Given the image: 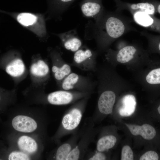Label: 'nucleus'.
<instances>
[{
  "label": "nucleus",
  "mask_w": 160,
  "mask_h": 160,
  "mask_svg": "<svg viewBox=\"0 0 160 160\" xmlns=\"http://www.w3.org/2000/svg\"><path fill=\"white\" fill-rule=\"evenodd\" d=\"M95 123L92 117L84 121L83 132L77 145L67 156L66 160H84L88 147L99 133V128L95 127Z\"/></svg>",
  "instance_id": "obj_1"
},
{
  "label": "nucleus",
  "mask_w": 160,
  "mask_h": 160,
  "mask_svg": "<svg viewBox=\"0 0 160 160\" xmlns=\"http://www.w3.org/2000/svg\"><path fill=\"white\" fill-rule=\"evenodd\" d=\"M90 96L83 98L72 104L62 120V128L65 133L73 134L76 133L82 119Z\"/></svg>",
  "instance_id": "obj_2"
},
{
  "label": "nucleus",
  "mask_w": 160,
  "mask_h": 160,
  "mask_svg": "<svg viewBox=\"0 0 160 160\" xmlns=\"http://www.w3.org/2000/svg\"><path fill=\"white\" fill-rule=\"evenodd\" d=\"M98 98L95 112L92 117L96 124L104 116L112 113L115 104L116 96L115 92L111 89H103L98 87Z\"/></svg>",
  "instance_id": "obj_3"
},
{
  "label": "nucleus",
  "mask_w": 160,
  "mask_h": 160,
  "mask_svg": "<svg viewBox=\"0 0 160 160\" xmlns=\"http://www.w3.org/2000/svg\"><path fill=\"white\" fill-rule=\"evenodd\" d=\"M96 84L89 77L71 72L62 80L60 85L63 90L92 94Z\"/></svg>",
  "instance_id": "obj_4"
},
{
  "label": "nucleus",
  "mask_w": 160,
  "mask_h": 160,
  "mask_svg": "<svg viewBox=\"0 0 160 160\" xmlns=\"http://www.w3.org/2000/svg\"><path fill=\"white\" fill-rule=\"evenodd\" d=\"M91 94L78 91L61 90L50 93L47 100L51 104L65 105L73 104L84 97L90 96Z\"/></svg>",
  "instance_id": "obj_5"
},
{
  "label": "nucleus",
  "mask_w": 160,
  "mask_h": 160,
  "mask_svg": "<svg viewBox=\"0 0 160 160\" xmlns=\"http://www.w3.org/2000/svg\"><path fill=\"white\" fill-rule=\"evenodd\" d=\"M95 53L90 49H79L74 53L72 65L81 70L95 72L97 67Z\"/></svg>",
  "instance_id": "obj_6"
},
{
  "label": "nucleus",
  "mask_w": 160,
  "mask_h": 160,
  "mask_svg": "<svg viewBox=\"0 0 160 160\" xmlns=\"http://www.w3.org/2000/svg\"><path fill=\"white\" fill-rule=\"evenodd\" d=\"M84 130L82 125L81 127L67 142L60 145L57 149L55 158L57 160H64L72 150L77 145Z\"/></svg>",
  "instance_id": "obj_7"
},
{
  "label": "nucleus",
  "mask_w": 160,
  "mask_h": 160,
  "mask_svg": "<svg viewBox=\"0 0 160 160\" xmlns=\"http://www.w3.org/2000/svg\"><path fill=\"white\" fill-rule=\"evenodd\" d=\"M12 124L16 130L29 133L34 131L37 128L36 121L31 118L23 115H18L12 119Z\"/></svg>",
  "instance_id": "obj_8"
},
{
  "label": "nucleus",
  "mask_w": 160,
  "mask_h": 160,
  "mask_svg": "<svg viewBox=\"0 0 160 160\" xmlns=\"http://www.w3.org/2000/svg\"><path fill=\"white\" fill-rule=\"evenodd\" d=\"M125 124L134 135H140L144 139L148 140L154 139L157 135V133L155 128L149 124H145L141 126L128 124Z\"/></svg>",
  "instance_id": "obj_9"
},
{
  "label": "nucleus",
  "mask_w": 160,
  "mask_h": 160,
  "mask_svg": "<svg viewBox=\"0 0 160 160\" xmlns=\"http://www.w3.org/2000/svg\"><path fill=\"white\" fill-rule=\"evenodd\" d=\"M96 144V150L100 151H107L115 146L117 141L116 136L112 134H104L99 131Z\"/></svg>",
  "instance_id": "obj_10"
},
{
  "label": "nucleus",
  "mask_w": 160,
  "mask_h": 160,
  "mask_svg": "<svg viewBox=\"0 0 160 160\" xmlns=\"http://www.w3.org/2000/svg\"><path fill=\"white\" fill-rule=\"evenodd\" d=\"M106 27L108 35L114 38L121 36L125 30V27L122 22L119 19L113 17L108 19Z\"/></svg>",
  "instance_id": "obj_11"
},
{
  "label": "nucleus",
  "mask_w": 160,
  "mask_h": 160,
  "mask_svg": "<svg viewBox=\"0 0 160 160\" xmlns=\"http://www.w3.org/2000/svg\"><path fill=\"white\" fill-rule=\"evenodd\" d=\"M59 59L55 60V64L53 65L52 70L55 79L57 81L61 82L71 72V70L68 64Z\"/></svg>",
  "instance_id": "obj_12"
},
{
  "label": "nucleus",
  "mask_w": 160,
  "mask_h": 160,
  "mask_svg": "<svg viewBox=\"0 0 160 160\" xmlns=\"http://www.w3.org/2000/svg\"><path fill=\"white\" fill-rule=\"evenodd\" d=\"M122 106L119 109V115L122 116H128L135 112L136 105L135 96L132 95L124 96L121 100Z\"/></svg>",
  "instance_id": "obj_13"
},
{
  "label": "nucleus",
  "mask_w": 160,
  "mask_h": 160,
  "mask_svg": "<svg viewBox=\"0 0 160 160\" xmlns=\"http://www.w3.org/2000/svg\"><path fill=\"white\" fill-rule=\"evenodd\" d=\"M17 144L20 150L26 153H34L37 149V145L36 141L28 136L20 137L18 140Z\"/></svg>",
  "instance_id": "obj_14"
},
{
  "label": "nucleus",
  "mask_w": 160,
  "mask_h": 160,
  "mask_svg": "<svg viewBox=\"0 0 160 160\" xmlns=\"http://www.w3.org/2000/svg\"><path fill=\"white\" fill-rule=\"evenodd\" d=\"M25 66L23 61L19 59H15L6 66V71L10 76L17 77L21 75L24 72Z\"/></svg>",
  "instance_id": "obj_15"
},
{
  "label": "nucleus",
  "mask_w": 160,
  "mask_h": 160,
  "mask_svg": "<svg viewBox=\"0 0 160 160\" xmlns=\"http://www.w3.org/2000/svg\"><path fill=\"white\" fill-rule=\"evenodd\" d=\"M136 51V49L132 46L125 47L118 52L116 56V60L121 63H127L133 58Z\"/></svg>",
  "instance_id": "obj_16"
},
{
  "label": "nucleus",
  "mask_w": 160,
  "mask_h": 160,
  "mask_svg": "<svg viewBox=\"0 0 160 160\" xmlns=\"http://www.w3.org/2000/svg\"><path fill=\"white\" fill-rule=\"evenodd\" d=\"M49 71L47 65L43 60H39L32 64L30 68L31 74L36 76L42 77L47 75Z\"/></svg>",
  "instance_id": "obj_17"
},
{
  "label": "nucleus",
  "mask_w": 160,
  "mask_h": 160,
  "mask_svg": "<svg viewBox=\"0 0 160 160\" xmlns=\"http://www.w3.org/2000/svg\"><path fill=\"white\" fill-rule=\"evenodd\" d=\"M134 17L135 20L137 23L144 26H149L153 22V19L148 14L140 11L135 12Z\"/></svg>",
  "instance_id": "obj_18"
},
{
  "label": "nucleus",
  "mask_w": 160,
  "mask_h": 160,
  "mask_svg": "<svg viewBox=\"0 0 160 160\" xmlns=\"http://www.w3.org/2000/svg\"><path fill=\"white\" fill-rule=\"evenodd\" d=\"M81 40L77 37L71 36L67 37L63 42L65 48L73 52H76L78 50L81 46Z\"/></svg>",
  "instance_id": "obj_19"
},
{
  "label": "nucleus",
  "mask_w": 160,
  "mask_h": 160,
  "mask_svg": "<svg viewBox=\"0 0 160 160\" xmlns=\"http://www.w3.org/2000/svg\"><path fill=\"white\" fill-rule=\"evenodd\" d=\"M17 19L21 24L25 26L31 25L36 22L37 17L31 13H22L17 16Z\"/></svg>",
  "instance_id": "obj_20"
},
{
  "label": "nucleus",
  "mask_w": 160,
  "mask_h": 160,
  "mask_svg": "<svg viewBox=\"0 0 160 160\" xmlns=\"http://www.w3.org/2000/svg\"><path fill=\"white\" fill-rule=\"evenodd\" d=\"M130 7L134 10L140 9V11L149 15H153L155 12V9L153 5L148 2L132 4L131 5Z\"/></svg>",
  "instance_id": "obj_21"
},
{
  "label": "nucleus",
  "mask_w": 160,
  "mask_h": 160,
  "mask_svg": "<svg viewBox=\"0 0 160 160\" xmlns=\"http://www.w3.org/2000/svg\"><path fill=\"white\" fill-rule=\"evenodd\" d=\"M105 152H102L95 150L94 151L88 150L86 153L84 160H105L107 159V156Z\"/></svg>",
  "instance_id": "obj_22"
},
{
  "label": "nucleus",
  "mask_w": 160,
  "mask_h": 160,
  "mask_svg": "<svg viewBox=\"0 0 160 160\" xmlns=\"http://www.w3.org/2000/svg\"><path fill=\"white\" fill-rule=\"evenodd\" d=\"M121 160H133L134 155L130 147L128 145H125L122 148L121 154Z\"/></svg>",
  "instance_id": "obj_23"
},
{
  "label": "nucleus",
  "mask_w": 160,
  "mask_h": 160,
  "mask_svg": "<svg viewBox=\"0 0 160 160\" xmlns=\"http://www.w3.org/2000/svg\"><path fill=\"white\" fill-rule=\"evenodd\" d=\"M9 160H28L30 158L26 153L23 152L14 151L11 153L9 155Z\"/></svg>",
  "instance_id": "obj_24"
},
{
  "label": "nucleus",
  "mask_w": 160,
  "mask_h": 160,
  "mask_svg": "<svg viewBox=\"0 0 160 160\" xmlns=\"http://www.w3.org/2000/svg\"><path fill=\"white\" fill-rule=\"evenodd\" d=\"M159 159V154L155 151L151 150L147 151L142 155L140 158V160H158Z\"/></svg>",
  "instance_id": "obj_25"
},
{
  "label": "nucleus",
  "mask_w": 160,
  "mask_h": 160,
  "mask_svg": "<svg viewBox=\"0 0 160 160\" xmlns=\"http://www.w3.org/2000/svg\"><path fill=\"white\" fill-rule=\"evenodd\" d=\"M74 0H55V1L57 4L62 5H68Z\"/></svg>",
  "instance_id": "obj_26"
},
{
  "label": "nucleus",
  "mask_w": 160,
  "mask_h": 160,
  "mask_svg": "<svg viewBox=\"0 0 160 160\" xmlns=\"http://www.w3.org/2000/svg\"><path fill=\"white\" fill-rule=\"evenodd\" d=\"M156 111L158 115L160 116V102L158 104L156 108Z\"/></svg>",
  "instance_id": "obj_27"
},
{
  "label": "nucleus",
  "mask_w": 160,
  "mask_h": 160,
  "mask_svg": "<svg viewBox=\"0 0 160 160\" xmlns=\"http://www.w3.org/2000/svg\"><path fill=\"white\" fill-rule=\"evenodd\" d=\"M158 10L160 14V4L158 6Z\"/></svg>",
  "instance_id": "obj_28"
}]
</instances>
